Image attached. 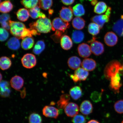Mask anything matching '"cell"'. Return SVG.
I'll return each mask as SVG.
<instances>
[{
    "label": "cell",
    "mask_w": 123,
    "mask_h": 123,
    "mask_svg": "<svg viewBox=\"0 0 123 123\" xmlns=\"http://www.w3.org/2000/svg\"><path fill=\"white\" fill-rule=\"evenodd\" d=\"M29 26L31 28L35 29L40 33H48L52 30L51 21L46 17L40 18L36 22L30 23Z\"/></svg>",
    "instance_id": "cell-1"
},
{
    "label": "cell",
    "mask_w": 123,
    "mask_h": 123,
    "mask_svg": "<svg viewBox=\"0 0 123 123\" xmlns=\"http://www.w3.org/2000/svg\"><path fill=\"white\" fill-rule=\"evenodd\" d=\"M123 71V65L119 61L114 60L106 66L104 70V74L106 79L110 80L117 74Z\"/></svg>",
    "instance_id": "cell-2"
},
{
    "label": "cell",
    "mask_w": 123,
    "mask_h": 123,
    "mask_svg": "<svg viewBox=\"0 0 123 123\" xmlns=\"http://www.w3.org/2000/svg\"><path fill=\"white\" fill-rule=\"evenodd\" d=\"M9 24L11 33L14 37L21 38L22 32L26 28L25 25L21 22L11 20L9 21Z\"/></svg>",
    "instance_id": "cell-3"
},
{
    "label": "cell",
    "mask_w": 123,
    "mask_h": 123,
    "mask_svg": "<svg viewBox=\"0 0 123 123\" xmlns=\"http://www.w3.org/2000/svg\"><path fill=\"white\" fill-rule=\"evenodd\" d=\"M89 42L90 43V47L91 52L95 55L99 56L104 53V47L103 44L96 40V38L95 37H93Z\"/></svg>",
    "instance_id": "cell-4"
},
{
    "label": "cell",
    "mask_w": 123,
    "mask_h": 123,
    "mask_svg": "<svg viewBox=\"0 0 123 123\" xmlns=\"http://www.w3.org/2000/svg\"><path fill=\"white\" fill-rule=\"evenodd\" d=\"M52 30H56L65 32L67 29L70 27V24L68 22L63 20L61 18H56L53 20L52 23Z\"/></svg>",
    "instance_id": "cell-5"
},
{
    "label": "cell",
    "mask_w": 123,
    "mask_h": 123,
    "mask_svg": "<svg viewBox=\"0 0 123 123\" xmlns=\"http://www.w3.org/2000/svg\"><path fill=\"white\" fill-rule=\"evenodd\" d=\"M21 63L25 68L30 69L36 65L37 59L35 55L33 54L27 53L24 55L21 59Z\"/></svg>",
    "instance_id": "cell-6"
},
{
    "label": "cell",
    "mask_w": 123,
    "mask_h": 123,
    "mask_svg": "<svg viewBox=\"0 0 123 123\" xmlns=\"http://www.w3.org/2000/svg\"><path fill=\"white\" fill-rule=\"evenodd\" d=\"M59 15L62 19L66 22H70L73 19V11L71 7H63L60 11Z\"/></svg>",
    "instance_id": "cell-7"
},
{
    "label": "cell",
    "mask_w": 123,
    "mask_h": 123,
    "mask_svg": "<svg viewBox=\"0 0 123 123\" xmlns=\"http://www.w3.org/2000/svg\"><path fill=\"white\" fill-rule=\"evenodd\" d=\"M110 87L115 93H119L120 88L122 86L120 73H118L110 79Z\"/></svg>",
    "instance_id": "cell-8"
},
{
    "label": "cell",
    "mask_w": 123,
    "mask_h": 123,
    "mask_svg": "<svg viewBox=\"0 0 123 123\" xmlns=\"http://www.w3.org/2000/svg\"><path fill=\"white\" fill-rule=\"evenodd\" d=\"M43 115L47 117L56 119L59 116V111L57 108L49 106H46L43 109Z\"/></svg>",
    "instance_id": "cell-9"
},
{
    "label": "cell",
    "mask_w": 123,
    "mask_h": 123,
    "mask_svg": "<svg viewBox=\"0 0 123 123\" xmlns=\"http://www.w3.org/2000/svg\"><path fill=\"white\" fill-rule=\"evenodd\" d=\"M64 109L66 114L70 117H74L76 116L79 111V108L78 105L73 102L69 103Z\"/></svg>",
    "instance_id": "cell-10"
},
{
    "label": "cell",
    "mask_w": 123,
    "mask_h": 123,
    "mask_svg": "<svg viewBox=\"0 0 123 123\" xmlns=\"http://www.w3.org/2000/svg\"><path fill=\"white\" fill-rule=\"evenodd\" d=\"M104 40L107 45L112 47L117 43L118 38L115 33L111 31L109 32L105 36Z\"/></svg>",
    "instance_id": "cell-11"
},
{
    "label": "cell",
    "mask_w": 123,
    "mask_h": 123,
    "mask_svg": "<svg viewBox=\"0 0 123 123\" xmlns=\"http://www.w3.org/2000/svg\"><path fill=\"white\" fill-rule=\"evenodd\" d=\"M78 51L80 56L85 58L90 56L92 53L90 46L86 43H82L78 45Z\"/></svg>",
    "instance_id": "cell-12"
},
{
    "label": "cell",
    "mask_w": 123,
    "mask_h": 123,
    "mask_svg": "<svg viewBox=\"0 0 123 123\" xmlns=\"http://www.w3.org/2000/svg\"><path fill=\"white\" fill-rule=\"evenodd\" d=\"M110 17L106 14L97 15L91 18V21L96 23L99 26L101 29L103 27L105 23L108 22L110 21Z\"/></svg>",
    "instance_id": "cell-13"
},
{
    "label": "cell",
    "mask_w": 123,
    "mask_h": 123,
    "mask_svg": "<svg viewBox=\"0 0 123 123\" xmlns=\"http://www.w3.org/2000/svg\"><path fill=\"white\" fill-rule=\"evenodd\" d=\"M11 90L10 84L7 81H1L0 82V96L2 97H8L10 96Z\"/></svg>",
    "instance_id": "cell-14"
},
{
    "label": "cell",
    "mask_w": 123,
    "mask_h": 123,
    "mask_svg": "<svg viewBox=\"0 0 123 123\" xmlns=\"http://www.w3.org/2000/svg\"><path fill=\"white\" fill-rule=\"evenodd\" d=\"M24 80L21 77L15 76L12 77L10 81L12 87L17 90H19L24 86Z\"/></svg>",
    "instance_id": "cell-15"
},
{
    "label": "cell",
    "mask_w": 123,
    "mask_h": 123,
    "mask_svg": "<svg viewBox=\"0 0 123 123\" xmlns=\"http://www.w3.org/2000/svg\"><path fill=\"white\" fill-rule=\"evenodd\" d=\"M80 110L83 114L88 115L90 114L93 111V106L90 101L86 100L81 103Z\"/></svg>",
    "instance_id": "cell-16"
},
{
    "label": "cell",
    "mask_w": 123,
    "mask_h": 123,
    "mask_svg": "<svg viewBox=\"0 0 123 123\" xmlns=\"http://www.w3.org/2000/svg\"><path fill=\"white\" fill-rule=\"evenodd\" d=\"M81 65L82 68L87 71H91L96 68V63L94 60L92 58H86L83 61Z\"/></svg>",
    "instance_id": "cell-17"
},
{
    "label": "cell",
    "mask_w": 123,
    "mask_h": 123,
    "mask_svg": "<svg viewBox=\"0 0 123 123\" xmlns=\"http://www.w3.org/2000/svg\"><path fill=\"white\" fill-rule=\"evenodd\" d=\"M60 42L61 47L64 50H70L73 46V41L68 35H63L61 38Z\"/></svg>",
    "instance_id": "cell-18"
},
{
    "label": "cell",
    "mask_w": 123,
    "mask_h": 123,
    "mask_svg": "<svg viewBox=\"0 0 123 123\" xmlns=\"http://www.w3.org/2000/svg\"><path fill=\"white\" fill-rule=\"evenodd\" d=\"M68 64L70 68L73 70L79 68L81 65L80 58L76 56H73L69 58L68 61Z\"/></svg>",
    "instance_id": "cell-19"
},
{
    "label": "cell",
    "mask_w": 123,
    "mask_h": 123,
    "mask_svg": "<svg viewBox=\"0 0 123 123\" xmlns=\"http://www.w3.org/2000/svg\"><path fill=\"white\" fill-rule=\"evenodd\" d=\"M30 16L33 19L46 18V15L43 12H41L40 7L38 6L30 9L29 10Z\"/></svg>",
    "instance_id": "cell-20"
},
{
    "label": "cell",
    "mask_w": 123,
    "mask_h": 123,
    "mask_svg": "<svg viewBox=\"0 0 123 123\" xmlns=\"http://www.w3.org/2000/svg\"><path fill=\"white\" fill-rule=\"evenodd\" d=\"M7 47L12 50H17L20 47V43L19 38L16 37H13L11 38L7 43Z\"/></svg>",
    "instance_id": "cell-21"
},
{
    "label": "cell",
    "mask_w": 123,
    "mask_h": 123,
    "mask_svg": "<svg viewBox=\"0 0 123 123\" xmlns=\"http://www.w3.org/2000/svg\"><path fill=\"white\" fill-rule=\"evenodd\" d=\"M69 93L73 99L76 100L80 98L82 96V89L79 86H76L71 88Z\"/></svg>",
    "instance_id": "cell-22"
},
{
    "label": "cell",
    "mask_w": 123,
    "mask_h": 123,
    "mask_svg": "<svg viewBox=\"0 0 123 123\" xmlns=\"http://www.w3.org/2000/svg\"><path fill=\"white\" fill-rule=\"evenodd\" d=\"M113 29L117 34L120 37H123V15L121 16V19L115 23Z\"/></svg>",
    "instance_id": "cell-23"
},
{
    "label": "cell",
    "mask_w": 123,
    "mask_h": 123,
    "mask_svg": "<svg viewBox=\"0 0 123 123\" xmlns=\"http://www.w3.org/2000/svg\"><path fill=\"white\" fill-rule=\"evenodd\" d=\"M70 99V95L67 94H64L61 95L57 104L58 108L60 109L65 108L69 103Z\"/></svg>",
    "instance_id": "cell-24"
},
{
    "label": "cell",
    "mask_w": 123,
    "mask_h": 123,
    "mask_svg": "<svg viewBox=\"0 0 123 123\" xmlns=\"http://www.w3.org/2000/svg\"><path fill=\"white\" fill-rule=\"evenodd\" d=\"M13 8V5L10 1H5L0 3V12L1 13H9Z\"/></svg>",
    "instance_id": "cell-25"
},
{
    "label": "cell",
    "mask_w": 123,
    "mask_h": 123,
    "mask_svg": "<svg viewBox=\"0 0 123 123\" xmlns=\"http://www.w3.org/2000/svg\"><path fill=\"white\" fill-rule=\"evenodd\" d=\"M85 21L80 17H76L73 19L72 24L74 28L77 30H81L85 25Z\"/></svg>",
    "instance_id": "cell-26"
},
{
    "label": "cell",
    "mask_w": 123,
    "mask_h": 123,
    "mask_svg": "<svg viewBox=\"0 0 123 123\" xmlns=\"http://www.w3.org/2000/svg\"><path fill=\"white\" fill-rule=\"evenodd\" d=\"M16 15L20 21L25 22L28 19L30 15L28 10L25 8H22L18 11L16 13Z\"/></svg>",
    "instance_id": "cell-27"
},
{
    "label": "cell",
    "mask_w": 123,
    "mask_h": 123,
    "mask_svg": "<svg viewBox=\"0 0 123 123\" xmlns=\"http://www.w3.org/2000/svg\"><path fill=\"white\" fill-rule=\"evenodd\" d=\"M34 44V41L32 37H26L23 39L21 45L25 50H28L31 49Z\"/></svg>",
    "instance_id": "cell-28"
},
{
    "label": "cell",
    "mask_w": 123,
    "mask_h": 123,
    "mask_svg": "<svg viewBox=\"0 0 123 123\" xmlns=\"http://www.w3.org/2000/svg\"><path fill=\"white\" fill-rule=\"evenodd\" d=\"M74 74L79 78L80 81H85L89 76L88 71L84 68H79L75 70Z\"/></svg>",
    "instance_id": "cell-29"
},
{
    "label": "cell",
    "mask_w": 123,
    "mask_h": 123,
    "mask_svg": "<svg viewBox=\"0 0 123 123\" xmlns=\"http://www.w3.org/2000/svg\"><path fill=\"white\" fill-rule=\"evenodd\" d=\"M12 62L10 58L6 56L0 58V68L2 70H7L11 67Z\"/></svg>",
    "instance_id": "cell-30"
},
{
    "label": "cell",
    "mask_w": 123,
    "mask_h": 123,
    "mask_svg": "<svg viewBox=\"0 0 123 123\" xmlns=\"http://www.w3.org/2000/svg\"><path fill=\"white\" fill-rule=\"evenodd\" d=\"M107 8V6L105 2L100 1L95 5L94 11L97 14H100L105 12Z\"/></svg>",
    "instance_id": "cell-31"
},
{
    "label": "cell",
    "mask_w": 123,
    "mask_h": 123,
    "mask_svg": "<svg viewBox=\"0 0 123 123\" xmlns=\"http://www.w3.org/2000/svg\"><path fill=\"white\" fill-rule=\"evenodd\" d=\"M45 47V44L43 41H38L35 44L34 47L33 53L35 55H39L44 50Z\"/></svg>",
    "instance_id": "cell-32"
},
{
    "label": "cell",
    "mask_w": 123,
    "mask_h": 123,
    "mask_svg": "<svg viewBox=\"0 0 123 123\" xmlns=\"http://www.w3.org/2000/svg\"><path fill=\"white\" fill-rule=\"evenodd\" d=\"M84 34L80 31H75L72 35V38L74 42L76 43H79L83 40Z\"/></svg>",
    "instance_id": "cell-33"
},
{
    "label": "cell",
    "mask_w": 123,
    "mask_h": 123,
    "mask_svg": "<svg viewBox=\"0 0 123 123\" xmlns=\"http://www.w3.org/2000/svg\"><path fill=\"white\" fill-rule=\"evenodd\" d=\"M73 9L74 15L77 17L82 16L85 14V10L83 6L80 4H77L74 6Z\"/></svg>",
    "instance_id": "cell-34"
},
{
    "label": "cell",
    "mask_w": 123,
    "mask_h": 123,
    "mask_svg": "<svg viewBox=\"0 0 123 123\" xmlns=\"http://www.w3.org/2000/svg\"><path fill=\"white\" fill-rule=\"evenodd\" d=\"M100 28L98 24L94 23H91L89 24L88 27L89 33L93 36L99 34L100 32Z\"/></svg>",
    "instance_id": "cell-35"
},
{
    "label": "cell",
    "mask_w": 123,
    "mask_h": 123,
    "mask_svg": "<svg viewBox=\"0 0 123 123\" xmlns=\"http://www.w3.org/2000/svg\"><path fill=\"white\" fill-rule=\"evenodd\" d=\"M39 0H21V4L27 9H31L37 6Z\"/></svg>",
    "instance_id": "cell-36"
},
{
    "label": "cell",
    "mask_w": 123,
    "mask_h": 123,
    "mask_svg": "<svg viewBox=\"0 0 123 123\" xmlns=\"http://www.w3.org/2000/svg\"><path fill=\"white\" fill-rule=\"evenodd\" d=\"M39 7L44 10H48L53 6V0H39Z\"/></svg>",
    "instance_id": "cell-37"
},
{
    "label": "cell",
    "mask_w": 123,
    "mask_h": 123,
    "mask_svg": "<svg viewBox=\"0 0 123 123\" xmlns=\"http://www.w3.org/2000/svg\"><path fill=\"white\" fill-rule=\"evenodd\" d=\"M42 118L38 113H33L30 115L29 117V123H42Z\"/></svg>",
    "instance_id": "cell-38"
},
{
    "label": "cell",
    "mask_w": 123,
    "mask_h": 123,
    "mask_svg": "<svg viewBox=\"0 0 123 123\" xmlns=\"http://www.w3.org/2000/svg\"><path fill=\"white\" fill-rule=\"evenodd\" d=\"M64 32L61 31L57 30L55 33L51 36L50 37L55 43H58L60 42L62 37L64 35Z\"/></svg>",
    "instance_id": "cell-39"
},
{
    "label": "cell",
    "mask_w": 123,
    "mask_h": 123,
    "mask_svg": "<svg viewBox=\"0 0 123 123\" xmlns=\"http://www.w3.org/2000/svg\"><path fill=\"white\" fill-rule=\"evenodd\" d=\"M9 36L8 32L3 28H0V41L3 42L8 39Z\"/></svg>",
    "instance_id": "cell-40"
},
{
    "label": "cell",
    "mask_w": 123,
    "mask_h": 123,
    "mask_svg": "<svg viewBox=\"0 0 123 123\" xmlns=\"http://www.w3.org/2000/svg\"><path fill=\"white\" fill-rule=\"evenodd\" d=\"M115 110L119 114L123 113V100L117 101L114 105Z\"/></svg>",
    "instance_id": "cell-41"
},
{
    "label": "cell",
    "mask_w": 123,
    "mask_h": 123,
    "mask_svg": "<svg viewBox=\"0 0 123 123\" xmlns=\"http://www.w3.org/2000/svg\"><path fill=\"white\" fill-rule=\"evenodd\" d=\"M86 120L85 117L81 115H77L73 117V123H86Z\"/></svg>",
    "instance_id": "cell-42"
},
{
    "label": "cell",
    "mask_w": 123,
    "mask_h": 123,
    "mask_svg": "<svg viewBox=\"0 0 123 123\" xmlns=\"http://www.w3.org/2000/svg\"><path fill=\"white\" fill-rule=\"evenodd\" d=\"M90 98L95 103L99 102L101 100V93L98 92H94L91 93Z\"/></svg>",
    "instance_id": "cell-43"
},
{
    "label": "cell",
    "mask_w": 123,
    "mask_h": 123,
    "mask_svg": "<svg viewBox=\"0 0 123 123\" xmlns=\"http://www.w3.org/2000/svg\"><path fill=\"white\" fill-rule=\"evenodd\" d=\"M10 19V15L7 13H3L0 15V24L9 22Z\"/></svg>",
    "instance_id": "cell-44"
},
{
    "label": "cell",
    "mask_w": 123,
    "mask_h": 123,
    "mask_svg": "<svg viewBox=\"0 0 123 123\" xmlns=\"http://www.w3.org/2000/svg\"><path fill=\"white\" fill-rule=\"evenodd\" d=\"M32 36L33 35H32V32L30 29H27L26 28L22 32L21 38L23 39L24 38L28 37H32Z\"/></svg>",
    "instance_id": "cell-45"
},
{
    "label": "cell",
    "mask_w": 123,
    "mask_h": 123,
    "mask_svg": "<svg viewBox=\"0 0 123 123\" xmlns=\"http://www.w3.org/2000/svg\"><path fill=\"white\" fill-rule=\"evenodd\" d=\"M62 3L66 6L71 5L74 2L75 0H61Z\"/></svg>",
    "instance_id": "cell-46"
},
{
    "label": "cell",
    "mask_w": 123,
    "mask_h": 123,
    "mask_svg": "<svg viewBox=\"0 0 123 123\" xmlns=\"http://www.w3.org/2000/svg\"><path fill=\"white\" fill-rule=\"evenodd\" d=\"M70 76L71 78L73 80L74 82L75 83L78 82L80 81L77 76L74 74H70Z\"/></svg>",
    "instance_id": "cell-47"
},
{
    "label": "cell",
    "mask_w": 123,
    "mask_h": 123,
    "mask_svg": "<svg viewBox=\"0 0 123 123\" xmlns=\"http://www.w3.org/2000/svg\"><path fill=\"white\" fill-rule=\"evenodd\" d=\"M111 9L110 7H108L106 11L105 12V14L107 15L109 17H110L111 13Z\"/></svg>",
    "instance_id": "cell-48"
},
{
    "label": "cell",
    "mask_w": 123,
    "mask_h": 123,
    "mask_svg": "<svg viewBox=\"0 0 123 123\" xmlns=\"http://www.w3.org/2000/svg\"><path fill=\"white\" fill-rule=\"evenodd\" d=\"M98 3L97 0H92L91 1V4L93 6L96 5Z\"/></svg>",
    "instance_id": "cell-49"
},
{
    "label": "cell",
    "mask_w": 123,
    "mask_h": 123,
    "mask_svg": "<svg viewBox=\"0 0 123 123\" xmlns=\"http://www.w3.org/2000/svg\"><path fill=\"white\" fill-rule=\"evenodd\" d=\"M87 123H100L96 120H92L88 121Z\"/></svg>",
    "instance_id": "cell-50"
},
{
    "label": "cell",
    "mask_w": 123,
    "mask_h": 123,
    "mask_svg": "<svg viewBox=\"0 0 123 123\" xmlns=\"http://www.w3.org/2000/svg\"><path fill=\"white\" fill-rule=\"evenodd\" d=\"M49 14L50 15H51L53 14V13L54 11L53 10L50 9V10H49Z\"/></svg>",
    "instance_id": "cell-51"
},
{
    "label": "cell",
    "mask_w": 123,
    "mask_h": 123,
    "mask_svg": "<svg viewBox=\"0 0 123 123\" xmlns=\"http://www.w3.org/2000/svg\"><path fill=\"white\" fill-rule=\"evenodd\" d=\"M2 75L1 74V73H0V82L1 81H2Z\"/></svg>",
    "instance_id": "cell-52"
},
{
    "label": "cell",
    "mask_w": 123,
    "mask_h": 123,
    "mask_svg": "<svg viewBox=\"0 0 123 123\" xmlns=\"http://www.w3.org/2000/svg\"><path fill=\"white\" fill-rule=\"evenodd\" d=\"M1 1V0H0V3Z\"/></svg>",
    "instance_id": "cell-53"
},
{
    "label": "cell",
    "mask_w": 123,
    "mask_h": 123,
    "mask_svg": "<svg viewBox=\"0 0 123 123\" xmlns=\"http://www.w3.org/2000/svg\"><path fill=\"white\" fill-rule=\"evenodd\" d=\"M121 123H123V121H122V122H121Z\"/></svg>",
    "instance_id": "cell-54"
}]
</instances>
